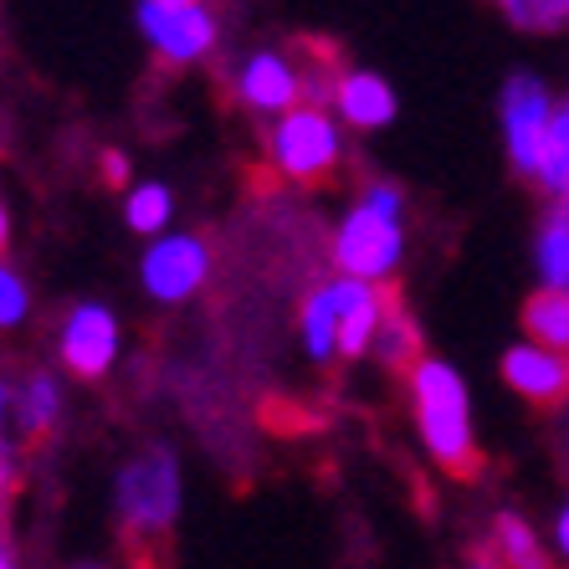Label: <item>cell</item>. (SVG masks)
<instances>
[{
	"label": "cell",
	"mask_w": 569,
	"mask_h": 569,
	"mask_svg": "<svg viewBox=\"0 0 569 569\" xmlns=\"http://www.w3.org/2000/svg\"><path fill=\"white\" fill-rule=\"evenodd\" d=\"M174 221V190L164 180H139V186L123 190V226L139 231V237H164Z\"/></svg>",
	"instance_id": "e0dca14e"
},
{
	"label": "cell",
	"mask_w": 569,
	"mask_h": 569,
	"mask_svg": "<svg viewBox=\"0 0 569 569\" xmlns=\"http://www.w3.org/2000/svg\"><path fill=\"white\" fill-rule=\"evenodd\" d=\"M533 272L543 288L569 292V200H555L533 231Z\"/></svg>",
	"instance_id": "9a60e30c"
},
{
	"label": "cell",
	"mask_w": 569,
	"mask_h": 569,
	"mask_svg": "<svg viewBox=\"0 0 569 569\" xmlns=\"http://www.w3.org/2000/svg\"><path fill=\"white\" fill-rule=\"evenodd\" d=\"M164 6H206V0H164Z\"/></svg>",
	"instance_id": "4316f807"
},
{
	"label": "cell",
	"mask_w": 569,
	"mask_h": 569,
	"mask_svg": "<svg viewBox=\"0 0 569 569\" xmlns=\"http://www.w3.org/2000/svg\"><path fill=\"white\" fill-rule=\"evenodd\" d=\"M323 282H329L333 308H339V359H345V365L375 359V339H380L396 298L385 288H375V282L345 278V272H333V278H323Z\"/></svg>",
	"instance_id": "30bf717a"
},
{
	"label": "cell",
	"mask_w": 569,
	"mask_h": 569,
	"mask_svg": "<svg viewBox=\"0 0 569 569\" xmlns=\"http://www.w3.org/2000/svg\"><path fill=\"white\" fill-rule=\"evenodd\" d=\"M523 339L569 355V292L539 288V292L523 298Z\"/></svg>",
	"instance_id": "2e32d148"
},
{
	"label": "cell",
	"mask_w": 569,
	"mask_h": 569,
	"mask_svg": "<svg viewBox=\"0 0 569 569\" xmlns=\"http://www.w3.org/2000/svg\"><path fill=\"white\" fill-rule=\"evenodd\" d=\"M186 508V472L170 447H139L113 472V518L133 543H154L180 523Z\"/></svg>",
	"instance_id": "3957f363"
},
{
	"label": "cell",
	"mask_w": 569,
	"mask_h": 569,
	"mask_svg": "<svg viewBox=\"0 0 569 569\" xmlns=\"http://www.w3.org/2000/svg\"><path fill=\"white\" fill-rule=\"evenodd\" d=\"M492 555L503 569H549V555H543L539 533L523 513H498L492 518Z\"/></svg>",
	"instance_id": "ac0fdd59"
},
{
	"label": "cell",
	"mask_w": 569,
	"mask_h": 569,
	"mask_svg": "<svg viewBox=\"0 0 569 569\" xmlns=\"http://www.w3.org/2000/svg\"><path fill=\"white\" fill-rule=\"evenodd\" d=\"M0 411H6V421L21 426V437L27 441L52 437L57 426H62V411H67L62 375L57 370H31L21 385H6V390H0Z\"/></svg>",
	"instance_id": "7c38bea8"
},
{
	"label": "cell",
	"mask_w": 569,
	"mask_h": 569,
	"mask_svg": "<svg viewBox=\"0 0 569 569\" xmlns=\"http://www.w3.org/2000/svg\"><path fill=\"white\" fill-rule=\"evenodd\" d=\"M139 282L164 308L190 303L211 282V247H206V237H196V231H164V237H154L144 247V257H139Z\"/></svg>",
	"instance_id": "52a82bcc"
},
{
	"label": "cell",
	"mask_w": 569,
	"mask_h": 569,
	"mask_svg": "<svg viewBox=\"0 0 569 569\" xmlns=\"http://www.w3.org/2000/svg\"><path fill=\"white\" fill-rule=\"evenodd\" d=\"M508 16V27L529 31V37H549V31L569 27V0H492Z\"/></svg>",
	"instance_id": "44dd1931"
},
{
	"label": "cell",
	"mask_w": 569,
	"mask_h": 569,
	"mask_svg": "<svg viewBox=\"0 0 569 569\" xmlns=\"http://www.w3.org/2000/svg\"><path fill=\"white\" fill-rule=\"evenodd\" d=\"M0 569H21V559H16V543L6 539V549H0Z\"/></svg>",
	"instance_id": "484cf974"
},
{
	"label": "cell",
	"mask_w": 569,
	"mask_h": 569,
	"mask_svg": "<svg viewBox=\"0 0 569 569\" xmlns=\"http://www.w3.org/2000/svg\"><path fill=\"white\" fill-rule=\"evenodd\" d=\"M333 113H339L345 129L375 133V129H390V123H396L400 98L380 72H370V67H345V78L333 88Z\"/></svg>",
	"instance_id": "4fadbf2b"
},
{
	"label": "cell",
	"mask_w": 569,
	"mask_h": 569,
	"mask_svg": "<svg viewBox=\"0 0 569 569\" xmlns=\"http://www.w3.org/2000/svg\"><path fill=\"white\" fill-rule=\"evenodd\" d=\"M78 569H119V565H78Z\"/></svg>",
	"instance_id": "83f0119b"
},
{
	"label": "cell",
	"mask_w": 569,
	"mask_h": 569,
	"mask_svg": "<svg viewBox=\"0 0 569 569\" xmlns=\"http://www.w3.org/2000/svg\"><path fill=\"white\" fill-rule=\"evenodd\" d=\"M231 98L257 119L278 123L282 113L303 108V62H292L278 47H257L231 67Z\"/></svg>",
	"instance_id": "9c48e42d"
},
{
	"label": "cell",
	"mask_w": 569,
	"mask_h": 569,
	"mask_svg": "<svg viewBox=\"0 0 569 569\" xmlns=\"http://www.w3.org/2000/svg\"><path fill=\"white\" fill-rule=\"evenodd\" d=\"M103 180L108 186H129V154L123 149H108L103 154Z\"/></svg>",
	"instance_id": "603a6c76"
},
{
	"label": "cell",
	"mask_w": 569,
	"mask_h": 569,
	"mask_svg": "<svg viewBox=\"0 0 569 569\" xmlns=\"http://www.w3.org/2000/svg\"><path fill=\"white\" fill-rule=\"evenodd\" d=\"M406 396H411V421L421 437L426 457L451 477L477 472V426H472V390L462 370L441 355H426L406 375Z\"/></svg>",
	"instance_id": "6da1fadb"
},
{
	"label": "cell",
	"mask_w": 569,
	"mask_h": 569,
	"mask_svg": "<svg viewBox=\"0 0 569 569\" xmlns=\"http://www.w3.org/2000/svg\"><path fill=\"white\" fill-rule=\"evenodd\" d=\"M27 313H31V282L6 262L0 267V323H6V329H21Z\"/></svg>",
	"instance_id": "7402d4cb"
},
{
	"label": "cell",
	"mask_w": 569,
	"mask_h": 569,
	"mask_svg": "<svg viewBox=\"0 0 569 569\" xmlns=\"http://www.w3.org/2000/svg\"><path fill=\"white\" fill-rule=\"evenodd\" d=\"M375 359H380L385 370H396V375H411L416 365L426 359V349H421V329H416V318L406 313L400 303H390V318H385L380 339H375Z\"/></svg>",
	"instance_id": "d6986e66"
},
{
	"label": "cell",
	"mask_w": 569,
	"mask_h": 569,
	"mask_svg": "<svg viewBox=\"0 0 569 569\" xmlns=\"http://www.w3.org/2000/svg\"><path fill=\"white\" fill-rule=\"evenodd\" d=\"M139 37L149 52L170 67H196L216 52L221 27L211 6H164V0H139Z\"/></svg>",
	"instance_id": "ba28073f"
},
{
	"label": "cell",
	"mask_w": 569,
	"mask_h": 569,
	"mask_svg": "<svg viewBox=\"0 0 569 569\" xmlns=\"http://www.w3.org/2000/svg\"><path fill=\"white\" fill-rule=\"evenodd\" d=\"M298 345H303L308 365H339V308H333L329 282L303 292V308H298Z\"/></svg>",
	"instance_id": "5bb4252c"
},
{
	"label": "cell",
	"mask_w": 569,
	"mask_h": 569,
	"mask_svg": "<svg viewBox=\"0 0 569 569\" xmlns=\"http://www.w3.org/2000/svg\"><path fill=\"white\" fill-rule=\"evenodd\" d=\"M555 93L543 88V78L533 72H513L498 93V129H503V149L513 159L518 174H539L543 154H549V139H555Z\"/></svg>",
	"instance_id": "5b68a950"
},
{
	"label": "cell",
	"mask_w": 569,
	"mask_h": 569,
	"mask_svg": "<svg viewBox=\"0 0 569 569\" xmlns=\"http://www.w3.org/2000/svg\"><path fill=\"white\" fill-rule=\"evenodd\" d=\"M555 555L569 565V503L555 513Z\"/></svg>",
	"instance_id": "cb8c5ba5"
},
{
	"label": "cell",
	"mask_w": 569,
	"mask_h": 569,
	"mask_svg": "<svg viewBox=\"0 0 569 569\" xmlns=\"http://www.w3.org/2000/svg\"><path fill=\"white\" fill-rule=\"evenodd\" d=\"M267 164L288 186H318L345 164V123L333 108H292L278 123H267Z\"/></svg>",
	"instance_id": "277c9868"
},
{
	"label": "cell",
	"mask_w": 569,
	"mask_h": 569,
	"mask_svg": "<svg viewBox=\"0 0 569 569\" xmlns=\"http://www.w3.org/2000/svg\"><path fill=\"white\" fill-rule=\"evenodd\" d=\"M503 385L513 396L533 400V406H559L569 396V355L559 349H543L533 339H518L503 349Z\"/></svg>",
	"instance_id": "8fae6325"
},
{
	"label": "cell",
	"mask_w": 569,
	"mask_h": 569,
	"mask_svg": "<svg viewBox=\"0 0 569 569\" xmlns=\"http://www.w3.org/2000/svg\"><path fill=\"white\" fill-rule=\"evenodd\" d=\"M467 569H503V565H498V555H472Z\"/></svg>",
	"instance_id": "d4e9b609"
},
{
	"label": "cell",
	"mask_w": 569,
	"mask_h": 569,
	"mask_svg": "<svg viewBox=\"0 0 569 569\" xmlns=\"http://www.w3.org/2000/svg\"><path fill=\"white\" fill-rule=\"evenodd\" d=\"M123 355V323L119 313L98 298H82L62 313V329H57V365H62L72 380H103Z\"/></svg>",
	"instance_id": "8992f818"
},
{
	"label": "cell",
	"mask_w": 569,
	"mask_h": 569,
	"mask_svg": "<svg viewBox=\"0 0 569 569\" xmlns=\"http://www.w3.org/2000/svg\"><path fill=\"white\" fill-rule=\"evenodd\" d=\"M533 186L549 196V206H555V200H569V98L555 113V139H549V154H543Z\"/></svg>",
	"instance_id": "ffe728a7"
},
{
	"label": "cell",
	"mask_w": 569,
	"mask_h": 569,
	"mask_svg": "<svg viewBox=\"0 0 569 569\" xmlns=\"http://www.w3.org/2000/svg\"><path fill=\"white\" fill-rule=\"evenodd\" d=\"M329 257L333 272L385 288L406 262V190L396 180H370L333 226Z\"/></svg>",
	"instance_id": "7a4b0ae2"
}]
</instances>
